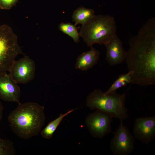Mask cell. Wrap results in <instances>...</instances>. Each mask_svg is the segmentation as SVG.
Wrapping results in <instances>:
<instances>
[{
	"instance_id": "cell-16",
	"label": "cell",
	"mask_w": 155,
	"mask_h": 155,
	"mask_svg": "<svg viewBox=\"0 0 155 155\" xmlns=\"http://www.w3.org/2000/svg\"><path fill=\"white\" fill-rule=\"evenodd\" d=\"M58 28L60 31L72 38L75 42L78 43L80 42L79 33L74 25L70 23L61 22Z\"/></svg>"
},
{
	"instance_id": "cell-13",
	"label": "cell",
	"mask_w": 155,
	"mask_h": 155,
	"mask_svg": "<svg viewBox=\"0 0 155 155\" xmlns=\"http://www.w3.org/2000/svg\"><path fill=\"white\" fill-rule=\"evenodd\" d=\"M95 15L93 9L86 8L82 6L74 11L72 18L75 22V26L79 24L83 25L88 22Z\"/></svg>"
},
{
	"instance_id": "cell-15",
	"label": "cell",
	"mask_w": 155,
	"mask_h": 155,
	"mask_svg": "<svg viewBox=\"0 0 155 155\" xmlns=\"http://www.w3.org/2000/svg\"><path fill=\"white\" fill-rule=\"evenodd\" d=\"M132 82L131 75L129 72L120 75L104 93L108 94L116 92L119 88Z\"/></svg>"
},
{
	"instance_id": "cell-9",
	"label": "cell",
	"mask_w": 155,
	"mask_h": 155,
	"mask_svg": "<svg viewBox=\"0 0 155 155\" xmlns=\"http://www.w3.org/2000/svg\"><path fill=\"white\" fill-rule=\"evenodd\" d=\"M133 133L135 138L148 145L155 137V116L136 118Z\"/></svg>"
},
{
	"instance_id": "cell-11",
	"label": "cell",
	"mask_w": 155,
	"mask_h": 155,
	"mask_svg": "<svg viewBox=\"0 0 155 155\" xmlns=\"http://www.w3.org/2000/svg\"><path fill=\"white\" fill-rule=\"evenodd\" d=\"M104 45L106 49V59L110 65H117L125 61L127 51L116 34Z\"/></svg>"
},
{
	"instance_id": "cell-3",
	"label": "cell",
	"mask_w": 155,
	"mask_h": 155,
	"mask_svg": "<svg viewBox=\"0 0 155 155\" xmlns=\"http://www.w3.org/2000/svg\"><path fill=\"white\" fill-rule=\"evenodd\" d=\"M116 31L117 26L113 17L109 15H95L82 25L79 34L88 46L91 47L96 44H107L116 34Z\"/></svg>"
},
{
	"instance_id": "cell-2",
	"label": "cell",
	"mask_w": 155,
	"mask_h": 155,
	"mask_svg": "<svg viewBox=\"0 0 155 155\" xmlns=\"http://www.w3.org/2000/svg\"><path fill=\"white\" fill-rule=\"evenodd\" d=\"M18 104L8 117L13 132L25 140L37 135L45 122L44 107L32 102Z\"/></svg>"
},
{
	"instance_id": "cell-4",
	"label": "cell",
	"mask_w": 155,
	"mask_h": 155,
	"mask_svg": "<svg viewBox=\"0 0 155 155\" xmlns=\"http://www.w3.org/2000/svg\"><path fill=\"white\" fill-rule=\"evenodd\" d=\"M126 92L106 94L99 89L94 90L86 99L87 106L91 110H100L110 114L113 117L123 120L128 117L125 106Z\"/></svg>"
},
{
	"instance_id": "cell-6",
	"label": "cell",
	"mask_w": 155,
	"mask_h": 155,
	"mask_svg": "<svg viewBox=\"0 0 155 155\" xmlns=\"http://www.w3.org/2000/svg\"><path fill=\"white\" fill-rule=\"evenodd\" d=\"M118 128L113 132L110 149L114 155H128L135 149V138L128 128L123 125L122 120Z\"/></svg>"
},
{
	"instance_id": "cell-19",
	"label": "cell",
	"mask_w": 155,
	"mask_h": 155,
	"mask_svg": "<svg viewBox=\"0 0 155 155\" xmlns=\"http://www.w3.org/2000/svg\"><path fill=\"white\" fill-rule=\"evenodd\" d=\"M3 106L1 103L0 102V122L2 120L3 117Z\"/></svg>"
},
{
	"instance_id": "cell-7",
	"label": "cell",
	"mask_w": 155,
	"mask_h": 155,
	"mask_svg": "<svg viewBox=\"0 0 155 155\" xmlns=\"http://www.w3.org/2000/svg\"><path fill=\"white\" fill-rule=\"evenodd\" d=\"M113 118L109 113L97 109L87 117L85 123L92 136L102 139L111 132Z\"/></svg>"
},
{
	"instance_id": "cell-8",
	"label": "cell",
	"mask_w": 155,
	"mask_h": 155,
	"mask_svg": "<svg viewBox=\"0 0 155 155\" xmlns=\"http://www.w3.org/2000/svg\"><path fill=\"white\" fill-rule=\"evenodd\" d=\"M35 70L34 61L25 56L14 61L9 71V74L17 84H26L34 78Z\"/></svg>"
},
{
	"instance_id": "cell-17",
	"label": "cell",
	"mask_w": 155,
	"mask_h": 155,
	"mask_svg": "<svg viewBox=\"0 0 155 155\" xmlns=\"http://www.w3.org/2000/svg\"><path fill=\"white\" fill-rule=\"evenodd\" d=\"M16 153L14 144L12 141L0 137V155H14Z\"/></svg>"
},
{
	"instance_id": "cell-1",
	"label": "cell",
	"mask_w": 155,
	"mask_h": 155,
	"mask_svg": "<svg viewBox=\"0 0 155 155\" xmlns=\"http://www.w3.org/2000/svg\"><path fill=\"white\" fill-rule=\"evenodd\" d=\"M125 61L132 84H155V18L148 20L129 40Z\"/></svg>"
},
{
	"instance_id": "cell-18",
	"label": "cell",
	"mask_w": 155,
	"mask_h": 155,
	"mask_svg": "<svg viewBox=\"0 0 155 155\" xmlns=\"http://www.w3.org/2000/svg\"><path fill=\"white\" fill-rule=\"evenodd\" d=\"M18 0H0V7L1 9H9L16 5Z\"/></svg>"
},
{
	"instance_id": "cell-14",
	"label": "cell",
	"mask_w": 155,
	"mask_h": 155,
	"mask_svg": "<svg viewBox=\"0 0 155 155\" xmlns=\"http://www.w3.org/2000/svg\"><path fill=\"white\" fill-rule=\"evenodd\" d=\"M76 109L77 108L70 110L63 114L61 113L57 118L50 122L42 131H41V134L42 137L46 139H49L51 138L64 117Z\"/></svg>"
},
{
	"instance_id": "cell-12",
	"label": "cell",
	"mask_w": 155,
	"mask_h": 155,
	"mask_svg": "<svg viewBox=\"0 0 155 155\" xmlns=\"http://www.w3.org/2000/svg\"><path fill=\"white\" fill-rule=\"evenodd\" d=\"M99 51L91 47L90 50L84 52L77 57L75 68L82 71H86L97 64L99 59Z\"/></svg>"
},
{
	"instance_id": "cell-10",
	"label": "cell",
	"mask_w": 155,
	"mask_h": 155,
	"mask_svg": "<svg viewBox=\"0 0 155 155\" xmlns=\"http://www.w3.org/2000/svg\"><path fill=\"white\" fill-rule=\"evenodd\" d=\"M21 90L7 72L0 73V99L6 101L20 102Z\"/></svg>"
},
{
	"instance_id": "cell-5",
	"label": "cell",
	"mask_w": 155,
	"mask_h": 155,
	"mask_svg": "<svg viewBox=\"0 0 155 155\" xmlns=\"http://www.w3.org/2000/svg\"><path fill=\"white\" fill-rule=\"evenodd\" d=\"M23 54L18 42V37L6 24L0 26V73L9 71L16 57Z\"/></svg>"
}]
</instances>
